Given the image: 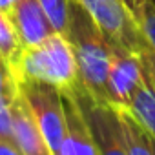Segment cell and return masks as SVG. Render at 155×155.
<instances>
[{"label":"cell","instance_id":"cell-5","mask_svg":"<svg viewBox=\"0 0 155 155\" xmlns=\"http://www.w3.org/2000/svg\"><path fill=\"white\" fill-rule=\"evenodd\" d=\"M144 62L140 55L111 46L108 69V95L113 108H130V101L137 86L144 79Z\"/></svg>","mask_w":155,"mask_h":155},{"label":"cell","instance_id":"cell-3","mask_svg":"<svg viewBox=\"0 0 155 155\" xmlns=\"http://www.w3.org/2000/svg\"><path fill=\"white\" fill-rule=\"evenodd\" d=\"M113 48L140 55L148 46L137 18L122 0H79Z\"/></svg>","mask_w":155,"mask_h":155},{"label":"cell","instance_id":"cell-2","mask_svg":"<svg viewBox=\"0 0 155 155\" xmlns=\"http://www.w3.org/2000/svg\"><path fill=\"white\" fill-rule=\"evenodd\" d=\"M17 82L35 81L57 86L60 91L71 90L79 82V68L69 40L62 33H53L37 46L22 49L17 71Z\"/></svg>","mask_w":155,"mask_h":155},{"label":"cell","instance_id":"cell-10","mask_svg":"<svg viewBox=\"0 0 155 155\" xmlns=\"http://www.w3.org/2000/svg\"><path fill=\"white\" fill-rule=\"evenodd\" d=\"M130 110L137 115V119L144 124V128L155 139V86L150 81L148 73L144 75L142 82L137 86V90L131 95Z\"/></svg>","mask_w":155,"mask_h":155},{"label":"cell","instance_id":"cell-14","mask_svg":"<svg viewBox=\"0 0 155 155\" xmlns=\"http://www.w3.org/2000/svg\"><path fill=\"white\" fill-rule=\"evenodd\" d=\"M137 22L148 46L155 51V0H140Z\"/></svg>","mask_w":155,"mask_h":155},{"label":"cell","instance_id":"cell-12","mask_svg":"<svg viewBox=\"0 0 155 155\" xmlns=\"http://www.w3.org/2000/svg\"><path fill=\"white\" fill-rule=\"evenodd\" d=\"M57 33L66 35L69 18V0H38Z\"/></svg>","mask_w":155,"mask_h":155},{"label":"cell","instance_id":"cell-13","mask_svg":"<svg viewBox=\"0 0 155 155\" xmlns=\"http://www.w3.org/2000/svg\"><path fill=\"white\" fill-rule=\"evenodd\" d=\"M18 82L6 60L0 57V110L9 108L18 95Z\"/></svg>","mask_w":155,"mask_h":155},{"label":"cell","instance_id":"cell-17","mask_svg":"<svg viewBox=\"0 0 155 155\" xmlns=\"http://www.w3.org/2000/svg\"><path fill=\"white\" fill-rule=\"evenodd\" d=\"M11 4H13V0H0V9H4V11H9Z\"/></svg>","mask_w":155,"mask_h":155},{"label":"cell","instance_id":"cell-9","mask_svg":"<svg viewBox=\"0 0 155 155\" xmlns=\"http://www.w3.org/2000/svg\"><path fill=\"white\" fill-rule=\"evenodd\" d=\"M126 155H155V139L130 108H115Z\"/></svg>","mask_w":155,"mask_h":155},{"label":"cell","instance_id":"cell-1","mask_svg":"<svg viewBox=\"0 0 155 155\" xmlns=\"http://www.w3.org/2000/svg\"><path fill=\"white\" fill-rule=\"evenodd\" d=\"M64 37L73 48L77 68H79V81L84 90L99 104L111 106L108 95L111 44L79 0H69L68 31Z\"/></svg>","mask_w":155,"mask_h":155},{"label":"cell","instance_id":"cell-8","mask_svg":"<svg viewBox=\"0 0 155 155\" xmlns=\"http://www.w3.org/2000/svg\"><path fill=\"white\" fill-rule=\"evenodd\" d=\"M11 122L13 142L18 148L20 155H51L40 131V126L20 91L11 104Z\"/></svg>","mask_w":155,"mask_h":155},{"label":"cell","instance_id":"cell-7","mask_svg":"<svg viewBox=\"0 0 155 155\" xmlns=\"http://www.w3.org/2000/svg\"><path fill=\"white\" fill-rule=\"evenodd\" d=\"M8 13L24 48L37 46L55 33V28L38 0H13Z\"/></svg>","mask_w":155,"mask_h":155},{"label":"cell","instance_id":"cell-11","mask_svg":"<svg viewBox=\"0 0 155 155\" xmlns=\"http://www.w3.org/2000/svg\"><path fill=\"white\" fill-rule=\"evenodd\" d=\"M22 42L20 37L11 22V17L8 11L0 9V57L6 60V64L9 66L11 73L15 75L20 55H22Z\"/></svg>","mask_w":155,"mask_h":155},{"label":"cell","instance_id":"cell-15","mask_svg":"<svg viewBox=\"0 0 155 155\" xmlns=\"http://www.w3.org/2000/svg\"><path fill=\"white\" fill-rule=\"evenodd\" d=\"M140 58H142V62H144V69H146V73H148V77H150V81H151L153 86H155V51H153L151 48H146V49L140 53Z\"/></svg>","mask_w":155,"mask_h":155},{"label":"cell","instance_id":"cell-6","mask_svg":"<svg viewBox=\"0 0 155 155\" xmlns=\"http://www.w3.org/2000/svg\"><path fill=\"white\" fill-rule=\"evenodd\" d=\"M62 101H64V124H66V133L64 140L60 146L58 155H97L101 153L93 133L90 130L88 119L77 102L75 95L71 90L62 91Z\"/></svg>","mask_w":155,"mask_h":155},{"label":"cell","instance_id":"cell-4","mask_svg":"<svg viewBox=\"0 0 155 155\" xmlns=\"http://www.w3.org/2000/svg\"><path fill=\"white\" fill-rule=\"evenodd\" d=\"M18 90L29 104L51 155H58L66 133L62 91L57 86L35 81H20Z\"/></svg>","mask_w":155,"mask_h":155},{"label":"cell","instance_id":"cell-16","mask_svg":"<svg viewBox=\"0 0 155 155\" xmlns=\"http://www.w3.org/2000/svg\"><path fill=\"white\" fill-rule=\"evenodd\" d=\"M124 6L133 13V17L137 18V13H139V8H140V0H122Z\"/></svg>","mask_w":155,"mask_h":155}]
</instances>
